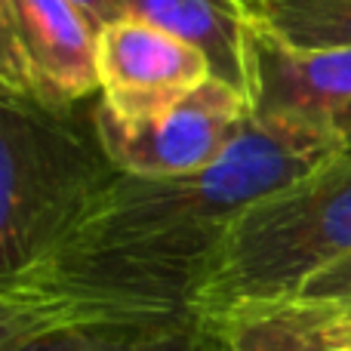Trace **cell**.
<instances>
[{"mask_svg":"<svg viewBox=\"0 0 351 351\" xmlns=\"http://www.w3.org/2000/svg\"><path fill=\"white\" fill-rule=\"evenodd\" d=\"M210 327L216 330L219 351H342L315 311L299 302L237 311Z\"/></svg>","mask_w":351,"mask_h":351,"instance_id":"obj_10","label":"cell"},{"mask_svg":"<svg viewBox=\"0 0 351 351\" xmlns=\"http://www.w3.org/2000/svg\"><path fill=\"white\" fill-rule=\"evenodd\" d=\"M346 148L321 127L250 121L206 170L114 173L49 253L0 278V351L77 324L197 317L194 290L228 225Z\"/></svg>","mask_w":351,"mask_h":351,"instance_id":"obj_1","label":"cell"},{"mask_svg":"<svg viewBox=\"0 0 351 351\" xmlns=\"http://www.w3.org/2000/svg\"><path fill=\"white\" fill-rule=\"evenodd\" d=\"M96 74L102 108L123 121H139L206 84L213 68L191 43L121 16L96 34Z\"/></svg>","mask_w":351,"mask_h":351,"instance_id":"obj_7","label":"cell"},{"mask_svg":"<svg viewBox=\"0 0 351 351\" xmlns=\"http://www.w3.org/2000/svg\"><path fill=\"white\" fill-rule=\"evenodd\" d=\"M12 351H219V339L200 317H164L62 327Z\"/></svg>","mask_w":351,"mask_h":351,"instance_id":"obj_9","label":"cell"},{"mask_svg":"<svg viewBox=\"0 0 351 351\" xmlns=\"http://www.w3.org/2000/svg\"><path fill=\"white\" fill-rule=\"evenodd\" d=\"M302 305V302H299ZM308 308V305H305ZM317 315L321 327L327 330V336L336 342L342 351H351V308H342V311H321V308H308Z\"/></svg>","mask_w":351,"mask_h":351,"instance_id":"obj_13","label":"cell"},{"mask_svg":"<svg viewBox=\"0 0 351 351\" xmlns=\"http://www.w3.org/2000/svg\"><path fill=\"white\" fill-rule=\"evenodd\" d=\"M74 3L86 12V19L93 22V28H96V31L123 16V12H121V0H74Z\"/></svg>","mask_w":351,"mask_h":351,"instance_id":"obj_14","label":"cell"},{"mask_svg":"<svg viewBox=\"0 0 351 351\" xmlns=\"http://www.w3.org/2000/svg\"><path fill=\"white\" fill-rule=\"evenodd\" d=\"M351 256V148L243 210L210 256L191 308L204 324L287 305Z\"/></svg>","mask_w":351,"mask_h":351,"instance_id":"obj_2","label":"cell"},{"mask_svg":"<svg viewBox=\"0 0 351 351\" xmlns=\"http://www.w3.org/2000/svg\"><path fill=\"white\" fill-rule=\"evenodd\" d=\"M243 96L253 121L321 127L348 142L351 49L296 47L247 19Z\"/></svg>","mask_w":351,"mask_h":351,"instance_id":"obj_6","label":"cell"},{"mask_svg":"<svg viewBox=\"0 0 351 351\" xmlns=\"http://www.w3.org/2000/svg\"><path fill=\"white\" fill-rule=\"evenodd\" d=\"M293 302H302L308 308H321V311L351 308V256L330 265L317 278H311Z\"/></svg>","mask_w":351,"mask_h":351,"instance_id":"obj_12","label":"cell"},{"mask_svg":"<svg viewBox=\"0 0 351 351\" xmlns=\"http://www.w3.org/2000/svg\"><path fill=\"white\" fill-rule=\"evenodd\" d=\"M121 12L148 22L206 56L213 77L243 90V16L237 0H121Z\"/></svg>","mask_w":351,"mask_h":351,"instance_id":"obj_8","label":"cell"},{"mask_svg":"<svg viewBox=\"0 0 351 351\" xmlns=\"http://www.w3.org/2000/svg\"><path fill=\"white\" fill-rule=\"evenodd\" d=\"M243 16L296 47L351 49V0H237Z\"/></svg>","mask_w":351,"mask_h":351,"instance_id":"obj_11","label":"cell"},{"mask_svg":"<svg viewBox=\"0 0 351 351\" xmlns=\"http://www.w3.org/2000/svg\"><path fill=\"white\" fill-rule=\"evenodd\" d=\"M96 136L117 173L164 179L213 167L250 127L243 90L210 77L158 114L123 121L96 102Z\"/></svg>","mask_w":351,"mask_h":351,"instance_id":"obj_4","label":"cell"},{"mask_svg":"<svg viewBox=\"0 0 351 351\" xmlns=\"http://www.w3.org/2000/svg\"><path fill=\"white\" fill-rule=\"evenodd\" d=\"M71 111L3 96L0 278L49 253L117 173L99 145L96 127L84 136L65 121Z\"/></svg>","mask_w":351,"mask_h":351,"instance_id":"obj_3","label":"cell"},{"mask_svg":"<svg viewBox=\"0 0 351 351\" xmlns=\"http://www.w3.org/2000/svg\"><path fill=\"white\" fill-rule=\"evenodd\" d=\"M348 148H351V136H348Z\"/></svg>","mask_w":351,"mask_h":351,"instance_id":"obj_15","label":"cell"},{"mask_svg":"<svg viewBox=\"0 0 351 351\" xmlns=\"http://www.w3.org/2000/svg\"><path fill=\"white\" fill-rule=\"evenodd\" d=\"M96 34L74 0H0L3 96L56 111L96 96Z\"/></svg>","mask_w":351,"mask_h":351,"instance_id":"obj_5","label":"cell"}]
</instances>
